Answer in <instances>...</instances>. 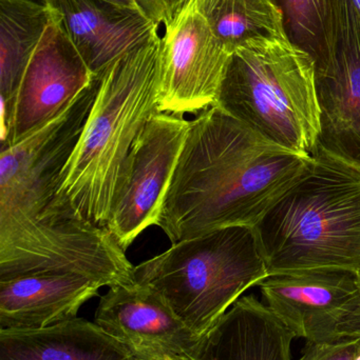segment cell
Here are the masks:
<instances>
[{"mask_svg": "<svg viewBox=\"0 0 360 360\" xmlns=\"http://www.w3.org/2000/svg\"><path fill=\"white\" fill-rule=\"evenodd\" d=\"M312 162L213 105L190 122L158 226L171 245L225 226H255Z\"/></svg>", "mask_w": 360, "mask_h": 360, "instance_id": "cell-1", "label": "cell"}, {"mask_svg": "<svg viewBox=\"0 0 360 360\" xmlns=\"http://www.w3.org/2000/svg\"><path fill=\"white\" fill-rule=\"evenodd\" d=\"M97 76L48 124L0 152V257L59 259L105 239L101 226L54 213L59 176L97 97Z\"/></svg>", "mask_w": 360, "mask_h": 360, "instance_id": "cell-2", "label": "cell"}, {"mask_svg": "<svg viewBox=\"0 0 360 360\" xmlns=\"http://www.w3.org/2000/svg\"><path fill=\"white\" fill-rule=\"evenodd\" d=\"M161 27L99 74L97 97L61 176L54 213L106 228L133 143L158 113Z\"/></svg>", "mask_w": 360, "mask_h": 360, "instance_id": "cell-3", "label": "cell"}, {"mask_svg": "<svg viewBox=\"0 0 360 360\" xmlns=\"http://www.w3.org/2000/svg\"><path fill=\"white\" fill-rule=\"evenodd\" d=\"M310 168L255 226L268 275L360 266V168L317 146Z\"/></svg>", "mask_w": 360, "mask_h": 360, "instance_id": "cell-4", "label": "cell"}, {"mask_svg": "<svg viewBox=\"0 0 360 360\" xmlns=\"http://www.w3.org/2000/svg\"><path fill=\"white\" fill-rule=\"evenodd\" d=\"M217 105L266 141L312 155L321 133L314 59L287 37L254 38L232 52Z\"/></svg>", "mask_w": 360, "mask_h": 360, "instance_id": "cell-5", "label": "cell"}, {"mask_svg": "<svg viewBox=\"0 0 360 360\" xmlns=\"http://www.w3.org/2000/svg\"><path fill=\"white\" fill-rule=\"evenodd\" d=\"M268 276L251 226H225L173 243L133 270L135 283L156 292L201 336L245 291Z\"/></svg>", "mask_w": 360, "mask_h": 360, "instance_id": "cell-6", "label": "cell"}, {"mask_svg": "<svg viewBox=\"0 0 360 360\" xmlns=\"http://www.w3.org/2000/svg\"><path fill=\"white\" fill-rule=\"evenodd\" d=\"M190 126L184 115L158 112L133 143L106 226L125 251L143 231L158 226Z\"/></svg>", "mask_w": 360, "mask_h": 360, "instance_id": "cell-7", "label": "cell"}, {"mask_svg": "<svg viewBox=\"0 0 360 360\" xmlns=\"http://www.w3.org/2000/svg\"><path fill=\"white\" fill-rule=\"evenodd\" d=\"M159 112L197 114L217 105L232 52L188 0L161 27Z\"/></svg>", "mask_w": 360, "mask_h": 360, "instance_id": "cell-8", "label": "cell"}, {"mask_svg": "<svg viewBox=\"0 0 360 360\" xmlns=\"http://www.w3.org/2000/svg\"><path fill=\"white\" fill-rule=\"evenodd\" d=\"M95 77L49 10L46 29L23 70L10 114L1 120V149L54 120Z\"/></svg>", "mask_w": 360, "mask_h": 360, "instance_id": "cell-9", "label": "cell"}, {"mask_svg": "<svg viewBox=\"0 0 360 360\" xmlns=\"http://www.w3.org/2000/svg\"><path fill=\"white\" fill-rule=\"evenodd\" d=\"M94 323L142 360H199L204 336L192 331L154 290L139 283L109 288Z\"/></svg>", "mask_w": 360, "mask_h": 360, "instance_id": "cell-10", "label": "cell"}, {"mask_svg": "<svg viewBox=\"0 0 360 360\" xmlns=\"http://www.w3.org/2000/svg\"><path fill=\"white\" fill-rule=\"evenodd\" d=\"M266 304L306 342L335 338L342 317L360 304L356 272L338 269L268 275L259 283Z\"/></svg>", "mask_w": 360, "mask_h": 360, "instance_id": "cell-11", "label": "cell"}, {"mask_svg": "<svg viewBox=\"0 0 360 360\" xmlns=\"http://www.w3.org/2000/svg\"><path fill=\"white\" fill-rule=\"evenodd\" d=\"M321 107L318 145L360 168V17L345 1L340 39L327 69L316 74Z\"/></svg>", "mask_w": 360, "mask_h": 360, "instance_id": "cell-12", "label": "cell"}, {"mask_svg": "<svg viewBox=\"0 0 360 360\" xmlns=\"http://www.w3.org/2000/svg\"><path fill=\"white\" fill-rule=\"evenodd\" d=\"M46 6L97 76L160 27L146 13L103 0H46Z\"/></svg>", "mask_w": 360, "mask_h": 360, "instance_id": "cell-13", "label": "cell"}, {"mask_svg": "<svg viewBox=\"0 0 360 360\" xmlns=\"http://www.w3.org/2000/svg\"><path fill=\"white\" fill-rule=\"evenodd\" d=\"M103 287L74 273H37L0 281V330L39 329L75 319Z\"/></svg>", "mask_w": 360, "mask_h": 360, "instance_id": "cell-14", "label": "cell"}, {"mask_svg": "<svg viewBox=\"0 0 360 360\" xmlns=\"http://www.w3.org/2000/svg\"><path fill=\"white\" fill-rule=\"evenodd\" d=\"M295 338L266 304L243 296L204 336L199 360H292Z\"/></svg>", "mask_w": 360, "mask_h": 360, "instance_id": "cell-15", "label": "cell"}, {"mask_svg": "<svg viewBox=\"0 0 360 360\" xmlns=\"http://www.w3.org/2000/svg\"><path fill=\"white\" fill-rule=\"evenodd\" d=\"M0 360H142L84 319L39 329L0 330Z\"/></svg>", "mask_w": 360, "mask_h": 360, "instance_id": "cell-16", "label": "cell"}, {"mask_svg": "<svg viewBox=\"0 0 360 360\" xmlns=\"http://www.w3.org/2000/svg\"><path fill=\"white\" fill-rule=\"evenodd\" d=\"M46 4L33 0H0V99L1 117L10 114L23 70L48 22Z\"/></svg>", "mask_w": 360, "mask_h": 360, "instance_id": "cell-17", "label": "cell"}, {"mask_svg": "<svg viewBox=\"0 0 360 360\" xmlns=\"http://www.w3.org/2000/svg\"><path fill=\"white\" fill-rule=\"evenodd\" d=\"M283 13L285 34L308 53L316 74L327 69L335 55L346 0H274Z\"/></svg>", "mask_w": 360, "mask_h": 360, "instance_id": "cell-18", "label": "cell"}, {"mask_svg": "<svg viewBox=\"0 0 360 360\" xmlns=\"http://www.w3.org/2000/svg\"><path fill=\"white\" fill-rule=\"evenodd\" d=\"M211 31L232 52L259 37H287L274 0H197Z\"/></svg>", "mask_w": 360, "mask_h": 360, "instance_id": "cell-19", "label": "cell"}, {"mask_svg": "<svg viewBox=\"0 0 360 360\" xmlns=\"http://www.w3.org/2000/svg\"><path fill=\"white\" fill-rule=\"evenodd\" d=\"M360 352L359 338H340L321 342H306L298 360H355Z\"/></svg>", "mask_w": 360, "mask_h": 360, "instance_id": "cell-20", "label": "cell"}, {"mask_svg": "<svg viewBox=\"0 0 360 360\" xmlns=\"http://www.w3.org/2000/svg\"><path fill=\"white\" fill-rule=\"evenodd\" d=\"M187 1L188 0H141V4L146 14L156 25L163 27Z\"/></svg>", "mask_w": 360, "mask_h": 360, "instance_id": "cell-21", "label": "cell"}, {"mask_svg": "<svg viewBox=\"0 0 360 360\" xmlns=\"http://www.w3.org/2000/svg\"><path fill=\"white\" fill-rule=\"evenodd\" d=\"M360 338V304L342 317L336 327L335 338Z\"/></svg>", "mask_w": 360, "mask_h": 360, "instance_id": "cell-22", "label": "cell"}, {"mask_svg": "<svg viewBox=\"0 0 360 360\" xmlns=\"http://www.w3.org/2000/svg\"><path fill=\"white\" fill-rule=\"evenodd\" d=\"M103 1L114 4V6H120V8L146 13L143 6H142L141 0H103Z\"/></svg>", "mask_w": 360, "mask_h": 360, "instance_id": "cell-23", "label": "cell"}, {"mask_svg": "<svg viewBox=\"0 0 360 360\" xmlns=\"http://www.w3.org/2000/svg\"><path fill=\"white\" fill-rule=\"evenodd\" d=\"M354 4L355 8H356L357 13H359L360 17V0H352Z\"/></svg>", "mask_w": 360, "mask_h": 360, "instance_id": "cell-24", "label": "cell"}, {"mask_svg": "<svg viewBox=\"0 0 360 360\" xmlns=\"http://www.w3.org/2000/svg\"><path fill=\"white\" fill-rule=\"evenodd\" d=\"M357 281H359V285L360 289V266L359 270L356 271Z\"/></svg>", "mask_w": 360, "mask_h": 360, "instance_id": "cell-25", "label": "cell"}, {"mask_svg": "<svg viewBox=\"0 0 360 360\" xmlns=\"http://www.w3.org/2000/svg\"><path fill=\"white\" fill-rule=\"evenodd\" d=\"M33 1L39 2V4H46V0H33Z\"/></svg>", "mask_w": 360, "mask_h": 360, "instance_id": "cell-26", "label": "cell"}, {"mask_svg": "<svg viewBox=\"0 0 360 360\" xmlns=\"http://www.w3.org/2000/svg\"><path fill=\"white\" fill-rule=\"evenodd\" d=\"M355 360H360V352L359 353V355H357L356 359Z\"/></svg>", "mask_w": 360, "mask_h": 360, "instance_id": "cell-27", "label": "cell"}]
</instances>
